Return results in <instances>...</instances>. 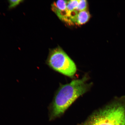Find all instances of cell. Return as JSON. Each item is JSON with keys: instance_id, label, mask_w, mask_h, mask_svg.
I'll return each instance as SVG.
<instances>
[{"instance_id": "obj_4", "label": "cell", "mask_w": 125, "mask_h": 125, "mask_svg": "<svg viewBox=\"0 0 125 125\" xmlns=\"http://www.w3.org/2000/svg\"><path fill=\"white\" fill-rule=\"evenodd\" d=\"M67 3L66 0L56 1L51 4V9L61 20L69 24L72 25L67 9Z\"/></svg>"}, {"instance_id": "obj_1", "label": "cell", "mask_w": 125, "mask_h": 125, "mask_svg": "<svg viewBox=\"0 0 125 125\" xmlns=\"http://www.w3.org/2000/svg\"><path fill=\"white\" fill-rule=\"evenodd\" d=\"M88 80L85 75L61 86L48 108L50 119L62 115L78 98L88 91L91 86L87 83Z\"/></svg>"}, {"instance_id": "obj_3", "label": "cell", "mask_w": 125, "mask_h": 125, "mask_svg": "<svg viewBox=\"0 0 125 125\" xmlns=\"http://www.w3.org/2000/svg\"><path fill=\"white\" fill-rule=\"evenodd\" d=\"M46 63L52 69L70 77L77 70L74 62L60 47L50 51Z\"/></svg>"}, {"instance_id": "obj_8", "label": "cell", "mask_w": 125, "mask_h": 125, "mask_svg": "<svg viewBox=\"0 0 125 125\" xmlns=\"http://www.w3.org/2000/svg\"><path fill=\"white\" fill-rule=\"evenodd\" d=\"M24 1L22 0H9L8 2L9 3V9H11L14 8L17 6L19 5L21 3L23 2Z\"/></svg>"}, {"instance_id": "obj_7", "label": "cell", "mask_w": 125, "mask_h": 125, "mask_svg": "<svg viewBox=\"0 0 125 125\" xmlns=\"http://www.w3.org/2000/svg\"><path fill=\"white\" fill-rule=\"evenodd\" d=\"M87 5V2L85 0H79V4L76 10L78 12L85 10Z\"/></svg>"}, {"instance_id": "obj_6", "label": "cell", "mask_w": 125, "mask_h": 125, "mask_svg": "<svg viewBox=\"0 0 125 125\" xmlns=\"http://www.w3.org/2000/svg\"><path fill=\"white\" fill-rule=\"evenodd\" d=\"M79 0H71L67 1V8L69 12H71L76 9L79 4Z\"/></svg>"}, {"instance_id": "obj_2", "label": "cell", "mask_w": 125, "mask_h": 125, "mask_svg": "<svg viewBox=\"0 0 125 125\" xmlns=\"http://www.w3.org/2000/svg\"><path fill=\"white\" fill-rule=\"evenodd\" d=\"M83 125H125V103L116 101L99 109Z\"/></svg>"}, {"instance_id": "obj_5", "label": "cell", "mask_w": 125, "mask_h": 125, "mask_svg": "<svg viewBox=\"0 0 125 125\" xmlns=\"http://www.w3.org/2000/svg\"><path fill=\"white\" fill-rule=\"evenodd\" d=\"M90 17L89 12L86 10L79 12L76 17L75 23L78 25L83 24L88 21Z\"/></svg>"}]
</instances>
